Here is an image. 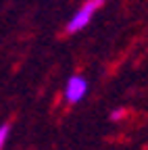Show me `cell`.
<instances>
[{
  "label": "cell",
  "mask_w": 148,
  "mask_h": 150,
  "mask_svg": "<svg viewBox=\"0 0 148 150\" xmlns=\"http://www.w3.org/2000/svg\"><path fill=\"white\" fill-rule=\"evenodd\" d=\"M8 131H11V127H8L6 123L0 127V150L4 148V144H6V140H8Z\"/></svg>",
  "instance_id": "3"
},
{
  "label": "cell",
  "mask_w": 148,
  "mask_h": 150,
  "mask_svg": "<svg viewBox=\"0 0 148 150\" xmlns=\"http://www.w3.org/2000/svg\"><path fill=\"white\" fill-rule=\"evenodd\" d=\"M121 115H123V110H121V108H119V110H113V112H110V119L117 121V119H121Z\"/></svg>",
  "instance_id": "4"
},
{
  "label": "cell",
  "mask_w": 148,
  "mask_h": 150,
  "mask_svg": "<svg viewBox=\"0 0 148 150\" xmlns=\"http://www.w3.org/2000/svg\"><path fill=\"white\" fill-rule=\"evenodd\" d=\"M88 92V81L81 77V75H73L67 81V88H65V98L69 104H77Z\"/></svg>",
  "instance_id": "2"
},
{
  "label": "cell",
  "mask_w": 148,
  "mask_h": 150,
  "mask_svg": "<svg viewBox=\"0 0 148 150\" xmlns=\"http://www.w3.org/2000/svg\"><path fill=\"white\" fill-rule=\"evenodd\" d=\"M102 4H104V0H86V2L77 8V13L69 19V23H67V33H77L79 29H84V27L92 21L94 13H96Z\"/></svg>",
  "instance_id": "1"
}]
</instances>
